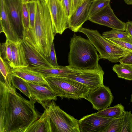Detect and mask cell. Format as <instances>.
Returning a JSON list of instances; mask_svg holds the SVG:
<instances>
[{
    "mask_svg": "<svg viewBox=\"0 0 132 132\" xmlns=\"http://www.w3.org/2000/svg\"><path fill=\"white\" fill-rule=\"evenodd\" d=\"M36 101L24 98L16 88L0 81V132H26L40 116L36 109Z\"/></svg>",
    "mask_w": 132,
    "mask_h": 132,
    "instance_id": "1",
    "label": "cell"
},
{
    "mask_svg": "<svg viewBox=\"0 0 132 132\" xmlns=\"http://www.w3.org/2000/svg\"><path fill=\"white\" fill-rule=\"evenodd\" d=\"M23 34V37L38 51L46 58L48 57L55 35L51 13L45 1L36 0L34 27L24 30Z\"/></svg>",
    "mask_w": 132,
    "mask_h": 132,
    "instance_id": "2",
    "label": "cell"
},
{
    "mask_svg": "<svg viewBox=\"0 0 132 132\" xmlns=\"http://www.w3.org/2000/svg\"><path fill=\"white\" fill-rule=\"evenodd\" d=\"M68 55L69 65L78 69H89L97 67L99 55L88 39L74 34L71 38Z\"/></svg>",
    "mask_w": 132,
    "mask_h": 132,
    "instance_id": "3",
    "label": "cell"
},
{
    "mask_svg": "<svg viewBox=\"0 0 132 132\" xmlns=\"http://www.w3.org/2000/svg\"><path fill=\"white\" fill-rule=\"evenodd\" d=\"M45 78L51 89L61 99L85 98L90 91L83 84L64 77L50 76Z\"/></svg>",
    "mask_w": 132,
    "mask_h": 132,
    "instance_id": "4",
    "label": "cell"
},
{
    "mask_svg": "<svg viewBox=\"0 0 132 132\" xmlns=\"http://www.w3.org/2000/svg\"><path fill=\"white\" fill-rule=\"evenodd\" d=\"M79 32L86 35L99 53L100 59L116 63L129 52L113 44L106 40L97 30L82 27Z\"/></svg>",
    "mask_w": 132,
    "mask_h": 132,
    "instance_id": "5",
    "label": "cell"
},
{
    "mask_svg": "<svg viewBox=\"0 0 132 132\" xmlns=\"http://www.w3.org/2000/svg\"><path fill=\"white\" fill-rule=\"evenodd\" d=\"M45 109L49 118L51 132H80L79 120L62 110L54 100Z\"/></svg>",
    "mask_w": 132,
    "mask_h": 132,
    "instance_id": "6",
    "label": "cell"
},
{
    "mask_svg": "<svg viewBox=\"0 0 132 132\" xmlns=\"http://www.w3.org/2000/svg\"><path fill=\"white\" fill-rule=\"evenodd\" d=\"M75 69L72 73L62 77L80 82L86 86L90 91L104 85V72L99 64L93 69Z\"/></svg>",
    "mask_w": 132,
    "mask_h": 132,
    "instance_id": "7",
    "label": "cell"
},
{
    "mask_svg": "<svg viewBox=\"0 0 132 132\" xmlns=\"http://www.w3.org/2000/svg\"><path fill=\"white\" fill-rule=\"evenodd\" d=\"M52 17L55 35H61L69 28V18L67 16L61 2L59 0H46Z\"/></svg>",
    "mask_w": 132,
    "mask_h": 132,
    "instance_id": "8",
    "label": "cell"
},
{
    "mask_svg": "<svg viewBox=\"0 0 132 132\" xmlns=\"http://www.w3.org/2000/svg\"><path fill=\"white\" fill-rule=\"evenodd\" d=\"M114 98L109 87L104 85L90 91L84 99L92 104L94 109L98 111L110 107Z\"/></svg>",
    "mask_w": 132,
    "mask_h": 132,
    "instance_id": "9",
    "label": "cell"
},
{
    "mask_svg": "<svg viewBox=\"0 0 132 132\" xmlns=\"http://www.w3.org/2000/svg\"><path fill=\"white\" fill-rule=\"evenodd\" d=\"M88 20L113 29L125 31L126 23L116 16L110 4L96 14L89 17Z\"/></svg>",
    "mask_w": 132,
    "mask_h": 132,
    "instance_id": "10",
    "label": "cell"
},
{
    "mask_svg": "<svg viewBox=\"0 0 132 132\" xmlns=\"http://www.w3.org/2000/svg\"><path fill=\"white\" fill-rule=\"evenodd\" d=\"M11 22L15 30L22 39L24 29L22 19L21 0H3Z\"/></svg>",
    "mask_w": 132,
    "mask_h": 132,
    "instance_id": "11",
    "label": "cell"
},
{
    "mask_svg": "<svg viewBox=\"0 0 132 132\" xmlns=\"http://www.w3.org/2000/svg\"><path fill=\"white\" fill-rule=\"evenodd\" d=\"M113 118L87 115L79 120L80 132H102Z\"/></svg>",
    "mask_w": 132,
    "mask_h": 132,
    "instance_id": "12",
    "label": "cell"
},
{
    "mask_svg": "<svg viewBox=\"0 0 132 132\" xmlns=\"http://www.w3.org/2000/svg\"><path fill=\"white\" fill-rule=\"evenodd\" d=\"M21 42L29 66L44 68L54 67L29 40L23 37Z\"/></svg>",
    "mask_w": 132,
    "mask_h": 132,
    "instance_id": "13",
    "label": "cell"
},
{
    "mask_svg": "<svg viewBox=\"0 0 132 132\" xmlns=\"http://www.w3.org/2000/svg\"><path fill=\"white\" fill-rule=\"evenodd\" d=\"M26 81L32 98L41 104L45 109L52 100L56 101L57 100V96L50 88L31 82Z\"/></svg>",
    "mask_w": 132,
    "mask_h": 132,
    "instance_id": "14",
    "label": "cell"
},
{
    "mask_svg": "<svg viewBox=\"0 0 132 132\" xmlns=\"http://www.w3.org/2000/svg\"><path fill=\"white\" fill-rule=\"evenodd\" d=\"M93 0H83L69 18V28L79 32L84 23L89 19V11Z\"/></svg>",
    "mask_w": 132,
    "mask_h": 132,
    "instance_id": "15",
    "label": "cell"
},
{
    "mask_svg": "<svg viewBox=\"0 0 132 132\" xmlns=\"http://www.w3.org/2000/svg\"><path fill=\"white\" fill-rule=\"evenodd\" d=\"M0 33L3 32L6 39L16 42L21 39L14 29L9 18L3 0H0Z\"/></svg>",
    "mask_w": 132,
    "mask_h": 132,
    "instance_id": "16",
    "label": "cell"
},
{
    "mask_svg": "<svg viewBox=\"0 0 132 132\" xmlns=\"http://www.w3.org/2000/svg\"><path fill=\"white\" fill-rule=\"evenodd\" d=\"M12 72L13 75L25 80L50 88L44 77L39 72L28 67L12 68Z\"/></svg>",
    "mask_w": 132,
    "mask_h": 132,
    "instance_id": "17",
    "label": "cell"
},
{
    "mask_svg": "<svg viewBox=\"0 0 132 132\" xmlns=\"http://www.w3.org/2000/svg\"><path fill=\"white\" fill-rule=\"evenodd\" d=\"M21 40L16 42L9 40L12 50V61L11 68L12 69L27 67L29 66Z\"/></svg>",
    "mask_w": 132,
    "mask_h": 132,
    "instance_id": "18",
    "label": "cell"
},
{
    "mask_svg": "<svg viewBox=\"0 0 132 132\" xmlns=\"http://www.w3.org/2000/svg\"><path fill=\"white\" fill-rule=\"evenodd\" d=\"M29 69L40 73L45 78L50 76L62 77L74 72L75 68L69 65L65 66L59 65L51 68H44L29 66Z\"/></svg>",
    "mask_w": 132,
    "mask_h": 132,
    "instance_id": "19",
    "label": "cell"
},
{
    "mask_svg": "<svg viewBox=\"0 0 132 132\" xmlns=\"http://www.w3.org/2000/svg\"><path fill=\"white\" fill-rule=\"evenodd\" d=\"M26 132H51L50 119L45 109L39 118L28 128Z\"/></svg>",
    "mask_w": 132,
    "mask_h": 132,
    "instance_id": "20",
    "label": "cell"
},
{
    "mask_svg": "<svg viewBox=\"0 0 132 132\" xmlns=\"http://www.w3.org/2000/svg\"><path fill=\"white\" fill-rule=\"evenodd\" d=\"M125 111L124 106L121 104H118L99 111L94 114L103 117L118 118L123 117Z\"/></svg>",
    "mask_w": 132,
    "mask_h": 132,
    "instance_id": "21",
    "label": "cell"
},
{
    "mask_svg": "<svg viewBox=\"0 0 132 132\" xmlns=\"http://www.w3.org/2000/svg\"><path fill=\"white\" fill-rule=\"evenodd\" d=\"M112 70L117 74L119 78L132 80V66L124 64H116L113 66Z\"/></svg>",
    "mask_w": 132,
    "mask_h": 132,
    "instance_id": "22",
    "label": "cell"
},
{
    "mask_svg": "<svg viewBox=\"0 0 132 132\" xmlns=\"http://www.w3.org/2000/svg\"><path fill=\"white\" fill-rule=\"evenodd\" d=\"M102 36L106 38L117 39L132 44V37L126 31L113 29L102 33Z\"/></svg>",
    "mask_w": 132,
    "mask_h": 132,
    "instance_id": "23",
    "label": "cell"
},
{
    "mask_svg": "<svg viewBox=\"0 0 132 132\" xmlns=\"http://www.w3.org/2000/svg\"><path fill=\"white\" fill-rule=\"evenodd\" d=\"M0 71L6 84L11 86H13L12 79L13 74L12 68L9 64L0 56Z\"/></svg>",
    "mask_w": 132,
    "mask_h": 132,
    "instance_id": "24",
    "label": "cell"
},
{
    "mask_svg": "<svg viewBox=\"0 0 132 132\" xmlns=\"http://www.w3.org/2000/svg\"><path fill=\"white\" fill-rule=\"evenodd\" d=\"M12 84L13 86L19 89L29 99L31 98L30 90L26 80L13 75Z\"/></svg>",
    "mask_w": 132,
    "mask_h": 132,
    "instance_id": "25",
    "label": "cell"
},
{
    "mask_svg": "<svg viewBox=\"0 0 132 132\" xmlns=\"http://www.w3.org/2000/svg\"><path fill=\"white\" fill-rule=\"evenodd\" d=\"M0 55L11 67L12 61V50L9 41L7 39L4 43L0 44Z\"/></svg>",
    "mask_w": 132,
    "mask_h": 132,
    "instance_id": "26",
    "label": "cell"
},
{
    "mask_svg": "<svg viewBox=\"0 0 132 132\" xmlns=\"http://www.w3.org/2000/svg\"><path fill=\"white\" fill-rule=\"evenodd\" d=\"M110 0H93L89 9V17L98 13L110 4Z\"/></svg>",
    "mask_w": 132,
    "mask_h": 132,
    "instance_id": "27",
    "label": "cell"
},
{
    "mask_svg": "<svg viewBox=\"0 0 132 132\" xmlns=\"http://www.w3.org/2000/svg\"><path fill=\"white\" fill-rule=\"evenodd\" d=\"M120 132H132V113L130 111H125Z\"/></svg>",
    "mask_w": 132,
    "mask_h": 132,
    "instance_id": "28",
    "label": "cell"
},
{
    "mask_svg": "<svg viewBox=\"0 0 132 132\" xmlns=\"http://www.w3.org/2000/svg\"><path fill=\"white\" fill-rule=\"evenodd\" d=\"M122 118L123 117L113 118L102 132H120Z\"/></svg>",
    "mask_w": 132,
    "mask_h": 132,
    "instance_id": "29",
    "label": "cell"
},
{
    "mask_svg": "<svg viewBox=\"0 0 132 132\" xmlns=\"http://www.w3.org/2000/svg\"><path fill=\"white\" fill-rule=\"evenodd\" d=\"M36 0H31L26 3L29 16V28H33L34 26L36 15Z\"/></svg>",
    "mask_w": 132,
    "mask_h": 132,
    "instance_id": "30",
    "label": "cell"
},
{
    "mask_svg": "<svg viewBox=\"0 0 132 132\" xmlns=\"http://www.w3.org/2000/svg\"><path fill=\"white\" fill-rule=\"evenodd\" d=\"M22 19L24 30L29 28L30 19L26 3H22Z\"/></svg>",
    "mask_w": 132,
    "mask_h": 132,
    "instance_id": "31",
    "label": "cell"
},
{
    "mask_svg": "<svg viewBox=\"0 0 132 132\" xmlns=\"http://www.w3.org/2000/svg\"><path fill=\"white\" fill-rule=\"evenodd\" d=\"M109 41L121 48L129 51H132V44L115 39L106 38Z\"/></svg>",
    "mask_w": 132,
    "mask_h": 132,
    "instance_id": "32",
    "label": "cell"
},
{
    "mask_svg": "<svg viewBox=\"0 0 132 132\" xmlns=\"http://www.w3.org/2000/svg\"><path fill=\"white\" fill-rule=\"evenodd\" d=\"M46 58L49 62L53 67H56L59 66L57 62L54 42L51 45L49 56Z\"/></svg>",
    "mask_w": 132,
    "mask_h": 132,
    "instance_id": "33",
    "label": "cell"
},
{
    "mask_svg": "<svg viewBox=\"0 0 132 132\" xmlns=\"http://www.w3.org/2000/svg\"><path fill=\"white\" fill-rule=\"evenodd\" d=\"M61 2L65 13L69 18L71 15L72 0H62Z\"/></svg>",
    "mask_w": 132,
    "mask_h": 132,
    "instance_id": "34",
    "label": "cell"
},
{
    "mask_svg": "<svg viewBox=\"0 0 132 132\" xmlns=\"http://www.w3.org/2000/svg\"><path fill=\"white\" fill-rule=\"evenodd\" d=\"M119 62L120 64L132 66V51L129 52Z\"/></svg>",
    "mask_w": 132,
    "mask_h": 132,
    "instance_id": "35",
    "label": "cell"
},
{
    "mask_svg": "<svg viewBox=\"0 0 132 132\" xmlns=\"http://www.w3.org/2000/svg\"><path fill=\"white\" fill-rule=\"evenodd\" d=\"M82 1V0H72L71 15L75 12Z\"/></svg>",
    "mask_w": 132,
    "mask_h": 132,
    "instance_id": "36",
    "label": "cell"
},
{
    "mask_svg": "<svg viewBox=\"0 0 132 132\" xmlns=\"http://www.w3.org/2000/svg\"><path fill=\"white\" fill-rule=\"evenodd\" d=\"M126 23L125 31L132 37V21L128 20Z\"/></svg>",
    "mask_w": 132,
    "mask_h": 132,
    "instance_id": "37",
    "label": "cell"
},
{
    "mask_svg": "<svg viewBox=\"0 0 132 132\" xmlns=\"http://www.w3.org/2000/svg\"><path fill=\"white\" fill-rule=\"evenodd\" d=\"M125 2L128 5H132V0H124Z\"/></svg>",
    "mask_w": 132,
    "mask_h": 132,
    "instance_id": "38",
    "label": "cell"
},
{
    "mask_svg": "<svg viewBox=\"0 0 132 132\" xmlns=\"http://www.w3.org/2000/svg\"><path fill=\"white\" fill-rule=\"evenodd\" d=\"M130 102L132 103V94H131Z\"/></svg>",
    "mask_w": 132,
    "mask_h": 132,
    "instance_id": "39",
    "label": "cell"
},
{
    "mask_svg": "<svg viewBox=\"0 0 132 132\" xmlns=\"http://www.w3.org/2000/svg\"><path fill=\"white\" fill-rule=\"evenodd\" d=\"M22 3H26L25 0H21Z\"/></svg>",
    "mask_w": 132,
    "mask_h": 132,
    "instance_id": "40",
    "label": "cell"
},
{
    "mask_svg": "<svg viewBox=\"0 0 132 132\" xmlns=\"http://www.w3.org/2000/svg\"><path fill=\"white\" fill-rule=\"evenodd\" d=\"M26 2V3L31 0H25Z\"/></svg>",
    "mask_w": 132,
    "mask_h": 132,
    "instance_id": "41",
    "label": "cell"
},
{
    "mask_svg": "<svg viewBox=\"0 0 132 132\" xmlns=\"http://www.w3.org/2000/svg\"><path fill=\"white\" fill-rule=\"evenodd\" d=\"M59 1L60 2H61L62 0H59Z\"/></svg>",
    "mask_w": 132,
    "mask_h": 132,
    "instance_id": "42",
    "label": "cell"
},
{
    "mask_svg": "<svg viewBox=\"0 0 132 132\" xmlns=\"http://www.w3.org/2000/svg\"><path fill=\"white\" fill-rule=\"evenodd\" d=\"M44 0V1H45L46 2V0Z\"/></svg>",
    "mask_w": 132,
    "mask_h": 132,
    "instance_id": "43",
    "label": "cell"
},
{
    "mask_svg": "<svg viewBox=\"0 0 132 132\" xmlns=\"http://www.w3.org/2000/svg\"></svg>",
    "mask_w": 132,
    "mask_h": 132,
    "instance_id": "44",
    "label": "cell"
}]
</instances>
